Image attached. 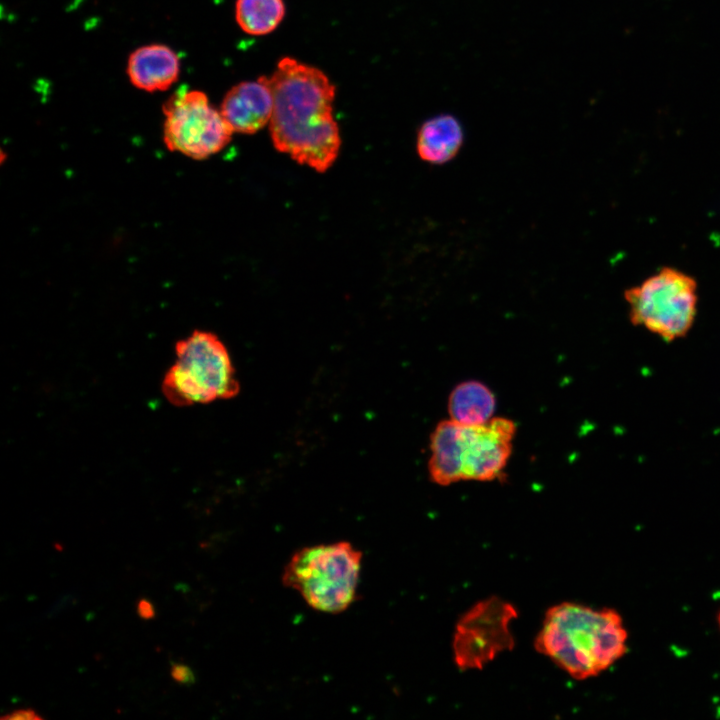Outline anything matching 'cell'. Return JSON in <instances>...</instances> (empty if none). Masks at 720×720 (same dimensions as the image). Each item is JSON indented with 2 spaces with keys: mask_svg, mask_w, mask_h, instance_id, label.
I'll use <instances>...</instances> for the list:
<instances>
[{
  "mask_svg": "<svg viewBox=\"0 0 720 720\" xmlns=\"http://www.w3.org/2000/svg\"><path fill=\"white\" fill-rule=\"evenodd\" d=\"M518 613L515 607L493 596L479 601L457 622L452 650L461 671L481 670L499 654L514 646L510 623Z\"/></svg>",
  "mask_w": 720,
  "mask_h": 720,
  "instance_id": "7",
  "label": "cell"
},
{
  "mask_svg": "<svg viewBox=\"0 0 720 720\" xmlns=\"http://www.w3.org/2000/svg\"><path fill=\"white\" fill-rule=\"evenodd\" d=\"M175 355L161 387L171 404H207L239 393L229 352L217 335L195 330L176 343Z\"/></svg>",
  "mask_w": 720,
  "mask_h": 720,
  "instance_id": "4",
  "label": "cell"
},
{
  "mask_svg": "<svg viewBox=\"0 0 720 720\" xmlns=\"http://www.w3.org/2000/svg\"><path fill=\"white\" fill-rule=\"evenodd\" d=\"M179 72L178 55L163 44L142 46L128 58L127 74L130 82L147 92L167 90L177 81Z\"/></svg>",
  "mask_w": 720,
  "mask_h": 720,
  "instance_id": "10",
  "label": "cell"
},
{
  "mask_svg": "<svg viewBox=\"0 0 720 720\" xmlns=\"http://www.w3.org/2000/svg\"><path fill=\"white\" fill-rule=\"evenodd\" d=\"M137 614L143 620H152L156 616V611L152 602L142 597L137 601Z\"/></svg>",
  "mask_w": 720,
  "mask_h": 720,
  "instance_id": "17",
  "label": "cell"
},
{
  "mask_svg": "<svg viewBox=\"0 0 720 720\" xmlns=\"http://www.w3.org/2000/svg\"><path fill=\"white\" fill-rule=\"evenodd\" d=\"M717 623H718V626H719V629H720V611H719V613H718V615H717Z\"/></svg>",
  "mask_w": 720,
  "mask_h": 720,
  "instance_id": "18",
  "label": "cell"
},
{
  "mask_svg": "<svg viewBox=\"0 0 720 720\" xmlns=\"http://www.w3.org/2000/svg\"><path fill=\"white\" fill-rule=\"evenodd\" d=\"M515 423L491 418L481 425L460 424L459 458L462 480L491 481L499 478L512 452Z\"/></svg>",
  "mask_w": 720,
  "mask_h": 720,
  "instance_id": "8",
  "label": "cell"
},
{
  "mask_svg": "<svg viewBox=\"0 0 720 720\" xmlns=\"http://www.w3.org/2000/svg\"><path fill=\"white\" fill-rule=\"evenodd\" d=\"M361 564V551L349 542L308 546L290 558L282 582L311 608L337 614L356 599Z\"/></svg>",
  "mask_w": 720,
  "mask_h": 720,
  "instance_id": "3",
  "label": "cell"
},
{
  "mask_svg": "<svg viewBox=\"0 0 720 720\" xmlns=\"http://www.w3.org/2000/svg\"><path fill=\"white\" fill-rule=\"evenodd\" d=\"M627 643L628 632L616 610L562 602L546 611L535 649L573 679L586 680L618 662Z\"/></svg>",
  "mask_w": 720,
  "mask_h": 720,
  "instance_id": "2",
  "label": "cell"
},
{
  "mask_svg": "<svg viewBox=\"0 0 720 720\" xmlns=\"http://www.w3.org/2000/svg\"><path fill=\"white\" fill-rule=\"evenodd\" d=\"M274 107L269 122L275 148L324 172L336 160L341 139L333 116L335 86L320 69L283 57L269 77Z\"/></svg>",
  "mask_w": 720,
  "mask_h": 720,
  "instance_id": "1",
  "label": "cell"
},
{
  "mask_svg": "<svg viewBox=\"0 0 720 720\" xmlns=\"http://www.w3.org/2000/svg\"><path fill=\"white\" fill-rule=\"evenodd\" d=\"M285 15L283 0H236L235 18L247 34L261 36L274 31Z\"/></svg>",
  "mask_w": 720,
  "mask_h": 720,
  "instance_id": "14",
  "label": "cell"
},
{
  "mask_svg": "<svg viewBox=\"0 0 720 720\" xmlns=\"http://www.w3.org/2000/svg\"><path fill=\"white\" fill-rule=\"evenodd\" d=\"M631 322L665 341L687 334L697 313V284L690 275L663 268L625 291Z\"/></svg>",
  "mask_w": 720,
  "mask_h": 720,
  "instance_id": "5",
  "label": "cell"
},
{
  "mask_svg": "<svg viewBox=\"0 0 720 720\" xmlns=\"http://www.w3.org/2000/svg\"><path fill=\"white\" fill-rule=\"evenodd\" d=\"M274 98L269 77L243 81L224 96L220 112L233 132L254 134L270 122Z\"/></svg>",
  "mask_w": 720,
  "mask_h": 720,
  "instance_id": "9",
  "label": "cell"
},
{
  "mask_svg": "<svg viewBox=\"0 0 720 720\" xmlns=\"http://www.w3.org/2000/svg\"><path fill=\"white\" fill-rule=\"evenodd\" d=\"M495 405V396L485 384L469 380L452 390L448 412L451 420L460 424L481 425L491 419Z\"/></svg>",
  "mask_w": 720,
  "mask_h": 720,
  "instance_id": "13",
  "label": "cell"
},
{
  "mask_svg": "<svg viewBox=\"0 0 720 720\" xmlns=\"http://www.w3.org/2000/svg\"><path fill=\"white\" fill-rule=\"evenodd\" d=\"M162 110L163 141L171 152L203 160L231 140L232 128L200 90L180 88L165 101Z\"/></svg>",
  "mask_w": 720,
  "mask_h": 720,
  "instance_id": "6",
  "label": "cell"
},
{
  "mask_svg": "<svg viewBox=\"0 0 720 720\" xmlns=\"http://www.w3.org/2000/svg\"><path fill=\"white\" fill-rule=\"evenodd\" d=\"M459 429L460 423L444 420L431 435L428 469L431 480L438 485L447 486L462 480Z\"/></svg>",
  "mask_w": 720,
  "mask_h": 720,
  "instance_id": "12",
  "label": "cell"
},
{
  "mask_svg": "<svg viewBox=\"0 0 720 720\" xmlns=\"http://www.w3.org/2000/svg\"><path fill=\"white\" fill-rule=\"evenodd\" d=\"M170 675L176 683L183 686H191L196 681L194 672L184 663L170 661Z\"/></svg>",
  "mask_w": 720,
  "mask_h": 720,
  "instance_id": "15",
  "label": "cell"
},
{
  "mask_svg": "<svg viewBox=\"0 0 720 720\" xmlns=\"http://www.w3.org/2000/svg\"><path fill=\"white\" fill-rule=\"evenodd\" d=\"M2 720H42L43 717L32 708H22L11 711L1 717Z\"/></svg>",
  "mask_w": 720,
  "mask_h": 720,
  "instance_id": "16",
  "label": "cell"
},
{
  "mask_svg": "<svg viewBox=\"0 0 720 720\" xmlns=\"http://www.w3.org/2000/svg\"><path fill=\"white\" fill-rule=\"evenodd\" d=\"M461 123L449 114H441L425 121L417 134V152L431 164H444L452 160L463 145Z\"/></svg>",
  "mask_w": 720,
  "mask_h": 720,
  "instance_id": "11",
  "label": "cell"
}]
</instances>
